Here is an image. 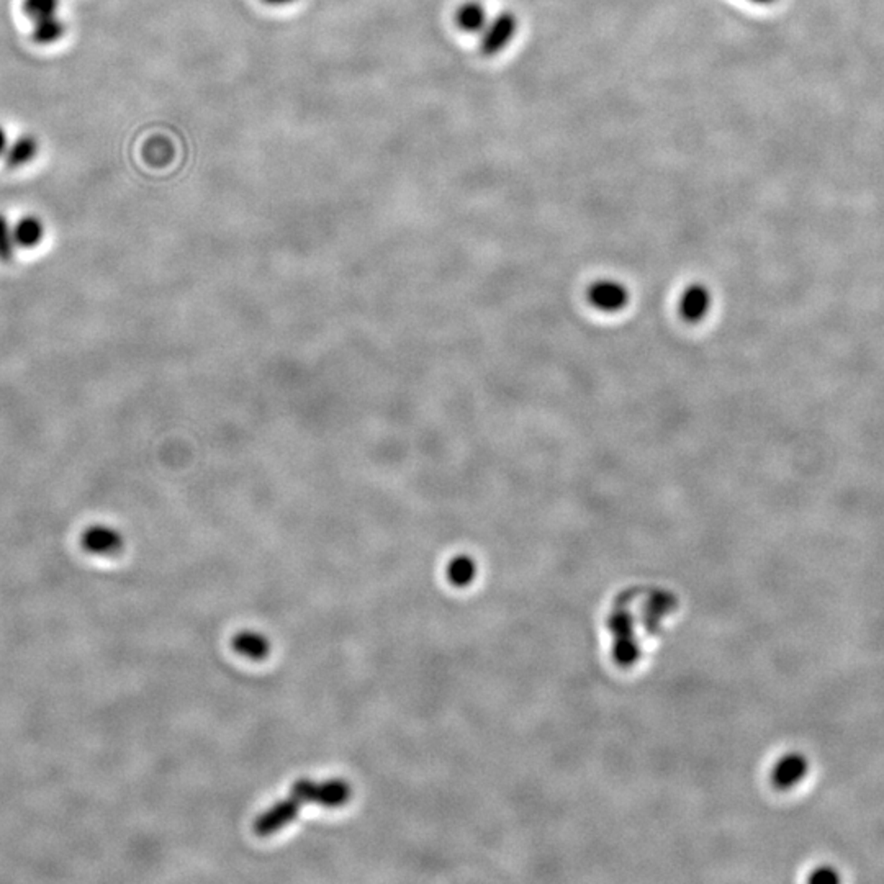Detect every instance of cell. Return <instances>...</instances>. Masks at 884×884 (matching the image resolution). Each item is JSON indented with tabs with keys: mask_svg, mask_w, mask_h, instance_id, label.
<instances>
[{
	"mask_svg": "<svg viewBox=\"0 0 884 884\" xmlns=\"http://www.w3.org/2000/svg\"><path fill=\"white\" fill-rule=\"evenodd\" d=\"M38 153V141L30 135L18 138L5 151V162L10 169H18L34 159Z\"/></svg>",
	"mask_w": 884,
	"mask_h": 884,
	"instance_id": "obj_9",
	"label": "cell"
},
{
	"mask_svg": "<svg viewBox=\"0 0 884 884\" xmlns=\"http://www.w3.org/2000/svg\"><path fill=\"white\" fill-rule=\"evenodd\" d=\"M265 4H271V5H287V4H292L293 0H264Z\"/></svg>",
	"mask_w": 884,
	"mask_h": 884,
	"instance_id": "obj_17",
	"label": "cell"
},
{
	"mask_svg": "<svg viewBox=\"0 0 884 884\" xmlns=\"http://www.w3.org/2000/svg\"><path fill=\"white\" fill-rule=\"evenodd\" d=\"M123 544L121 536L115 529L107 526H92L84 534V545L94 552H115Z\"/></svg>",
	"mask_w": 884,
	"mask_h": 884,
	"instance_id": "obj_6",
	"label": "cell"
},
{
	"mask_svg": "<svg viewBox=\"0 0 884 884\" xmlns=\"http://www.w3.org/2000/svg\"><path fill=\"white\" fill-rule=\"evenodd\" d=\"M17 249L14 226L10 225L7 216L0 213V263H12L17 255Z\"/></svg>",
	"mask_w": 884,
	"mask_h": 884,
	"instance_id": "obj_12",
	"label": "cell"
},
{
	"mask_svg": "<svg viewBox=\"0 0 884 884\" xmlns=\"http://www.w3.org/2000/svg\"><path fill=\"white\" fill-rule=\"evenodd\" d=\"M60 7V0H24L22 9L32 20L52 17L56 15Z\"/></svg>",
	"mask_w": 884,
	"mask_h": 884,
	"instance_id": "obj_14",
	"label": "cell"
},
{
	"mask_svg": "<svg viewBox=\"0 0 884 884\" xmlns=\"http://www.w3.org/2000/svg\"><path fill=\"white\" fill-rule=\"evenodd\" d=\"M64 32H66V26L61 22L60 17L52 15V17L34 20L32 38L38 44H52V43L58 42L60 38H62Z\"/></svg>",
	"mask_w": 884,
	"mask_h": 884,
	"instance_id": "obj_10",
	"label": "cell"
},
{
	"mask_svg": "<svg viewBox=\"0 0 884 884\" xmlns=\"http://www.w3.org/2000/svg\"><path fill=\"white\" fill-rule=\"evenodd\" d=\"M300 809H302V802L293 796L290 800L274 804L273 808L267 809L264 814L255 819V832L259 837H269L273 833L279 832L285 825L297 819Z\"/></svg>",
	"mask_w": 884,
	"mask_h": 884,
	"instance_id": "obj_3",
	"label": "cell"
},
{
	"mask_svg": "<svg viewBox=\"0 0 884 884\" xmlns=\"http://www.w3.org/2000/svg\"><path fill=\"white\" fill-rule=\"evenodd\" d=\"M7 151V133L0 127V156Z\"/></svg>",
	"mask_w": 884,
	"mask_h": 884,
	"instance_id": "obj_16",
	"label": "cell"
},
{
	"mask_svg": "<svg viewBox=\"0 0 884 884\" xmlns=\"http://www.w3.org/2000/svg\"><path fill=\"white\" fill-rule=\"evenodd\" d=\"M713 297L705 285H691L680 298V315L688 323H699L711 310Z\"/></svg>",
	"mask_w": 884,
	"mask_h": 884,
	"instance_id": "obj_4",
	"label": "cell"
},
{
	"mask_svg": "<svg viewBox=\"0 0 884 884\" xmlns=\"http://www.w3.org/2000/svg\"><path fill=\"white\" fill-rule=\"evenodd\" d=\"M484 22L485 12L478 4L462 5V9L457 12V24H459L460 28L468 30V32H476L478 28H482Z\"/></svg>",
	"mask_w": 884,
	"mask_h": 884,
	"instance_id": "obj_13",
	"label": "cell"
},
{
	"mask_svg": "<svg viewBox=\"0 0 884 884\" xmlns=\"http://www.w3.org/2000/svg\"><path fill=\"white\" fill-rule=\"evenodd\" d=\"M231 646L238 654L245 655L253 660H261L264 657H267L269 650H271L269 640L261 634L251 632V630L239 632L238 636H235L233 639Z\"/></svg>",
	"mask_w": 884,
	"mask_h": 884,
	"instance_id": "obj_8",
	"label": "cell"
},
{
	"mask_svg": "<svg viewBox=\"0 0 884 884\" xmlns=\"http://www.w3.org/2000/svg\"><path fill=\"white\" fill-rule=\"evenodd\" d=\"M588 300L600 312L616 313L628 305L629 292L618 281L603 279L588 289Z\"/></svg>",
	"mask_w": 884,
	"mask_h": 884,
	"instance_id": "obj_2",
	"label": "cell"
},
{
	"mask_svg": "<svg viewBox=\"0 0 884 884\" xmlns=\"http://www.w3.org/2000/svg\"><path fill=\"white\" fill-rule=\"evenodd\" d=\"M292 796L302 804L316 802L323 808H341L351 800V786L344 780L315 783L303 778L292 786Z\"/></svg>",
	"mask_w": 884,
	"mask_h": 884,
	"instance_id": "obj_1",
	"label": "cell"
},
{
	"mask_svg": "<svg viewBox=\"0 0 884 884\" xmlns=\"http://www.w3.org/2000/svg\"><path fill=\"white\" fill-rule=\"evenodd\" d=\"M15 243L22 249H34L42 245L44 238V223L38 216L28 215L15 223L14 226Z\"/></svg>",
	"mask_w": 884,
	"mask_h": 884,
	"instance_id": "obj_7",
	"label": "cell"
},
{
	"mask_svg": "<svg viewBox=\"0 0 884 884\" xmlns=\"http://www.w3.org/2000/svg\"><path fill=\"white\" fill-rule=\"evenodd\" d=\"M476 575V565L468 555H459L447 567V579L454 587H467Z\"/></svg>",
	"mask_w": 884,
	"mask_h": 884,
	"instance_id": "obj_11",
	"label": "cell"
},
{
	"mask_svg": "<svg viewBox=\"0 0 884 884\" xmlns=\"http://www.w3.org/2000/svg\"><path fill=\"white\" fill-rule=\"evenodd\" d=\"M808 774V762L800 754H790L783 757L774 766L772 780L782 790L793 788Z\"/></svg>",
	"mask_w": 884,
	"mask_h": 884,
	"instance_id": "obj_5",
	"label": "cell"
},
{
	"mask_svg": "<svg viewBox=\"0 0 884 884\" xmlns=\"http://www.w3.org/2000/svg\"><path fill=\"white\" fill-rule=\"evenodd\" d=\"M839 879V875L833 871L832 868H819L816 870L812 875H811V881L814 883H835Z\"/></svg>",
	"mask_w": 884,
	"mask_h": 884,
	"instance_id": "obj_15",
	"label": "cell"
}]
</instances>
